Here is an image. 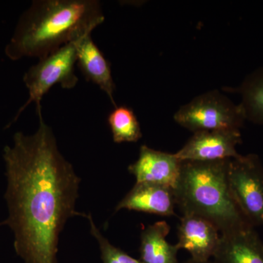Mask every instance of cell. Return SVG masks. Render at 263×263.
<instances>
[{"label": "cell", "instance_id": "6da1fadb", "mask_svg": "<svg viewBox=\"0 0 263 263\" xmlns=\"http://www.w3.org/2000/svg\"><path fill=\"white\" fill-rule=\"evenodd\" d=\"M32 135L15 133L13 144L3 149L7 179L5 200L13 247L24 263H57L60 234L76 211L81 178L59 148L42 109Z\"/></svg>", "mask_w": 263, "mask_h": 263}, {"label": "cell", "instance_id": "7a4b0ae2", "mask_svg": "<svg viewBox=\"0 0 263 263\" xmlns=\"http://www.w3.org/2000/svg\"><path fill=\"white\" fill-rule=\"evenodd\" d=\"M104 22L98 0H34L21 15L5 53L12 61L40 60L91 34Z\"/></svg>", "mask_w": 263, "mask_h": 263}, {"label": "cell", "instance_id": "3957f363", "mask_svg": "<svg viewBox=\"0 0 263 263\" xmlns=\"http://www.w3.org/2000/svg\"><path fill=\"white\" fill-rule=\"evenodd\" d=\"M230 160L182 161L174 188L176 204L182 215L204 218L221 234L251 226L230 191L228 178Z\"/></svg>", "mask_w": 263, "mask_h": 263}, {"label": "cell", "instance_id": "277c9868", "mask_svg": "<svg viewBox=\"0 0 263 263\" xmlns=\"http://www.w3.org/2000/svg\"><path fill=\"white\" fill-rule=\"evenodd\" d=\"M81 39L67 43L48 56L40 59L37 63L29 67L23 77L28 90V100L21 107L8 127L15 122L30 104H35L36 110L42 108L43 97L55 85L60 84L67 89L76 87L79 77L76 74L75 66L77 63L78 44Z\"/></svg>", "mask_w": 263, "mask_h": 263}, {"label": "cell", "instance_id": "5b68a950", "mask_svg": "<svg viewBox=\"0 0 263 263\" xmlns=\"http://www.w3.org/2000/svg\"><path fill=\"white\" fill-rule=\"evenodd\" d=\"M175 122L195 133L203 130L237 129L246 120L240 104H235L218 90L199 95L174 114Z\"/></svg>", "mask_w": 263, "mask_h": 263}, {"label": "cell", "instance_id": "8992f818", "mask_svg": "<svg viewBox=\"0 0 263 263\" xmlns=\"http://www.w3.org/2000/svg\"><path fill=\"white\" fill-rule=\"evenodd\" d=\"M230 191L246 220L253 228L263 226V165L258 155L249 154L230 159Z\"/></svg>", "mask_w": 263, "mask_h": 263}, {"label": "cell", "instance_id": "52a82bcc", "mask_svg": "<svg viewBox=\"0 0 263 263\" xmlns=\"http://www.w3.org/2000/svg\"><path fill=\"white\" fill-rule=\"evenodd\" d=\"M241 143L240 129L196 132L176 153L181 161H215L236 158V147Z\"/></svg>", "mask_w": 263, "mask_h": 263}, {"label": "cell", "instance_id": "ba28073f", "mask_svg": "<svg viewBox=\"0 0 263 263\" xmlns=\"http://www.w3.org/2000/svg\"><path fill=\"white\" fill-rule=\"evenodd\" d=\"M178 247L190 253L194 260H211L215 254L220 235L212 223L200 216L183 214L178 226Z\"/></svg>", "mask_w": 263, "mask_h": 263}, {"label": "cell", "instance_id": "9c48e42d", "mask_svg": "<svg viewBox=\"0 0 263 263\" xmlns=\"http://www.w3.org/2000/svg\"><path fill=\"white\" fill-rule=\"evenodd\" d=\"M182 161L176 154L166 153L143 145L138 160L128 167L136 183H154L174 189L179 179Z\"/></svg>", "mask_w": 263, "mask_h": 263}, {"label": "cell", "instance_id": "30bf717a", "mask_svg": "<svg viewBox=\"0 0 263 263\" xmlns=\"http://www.w3.org/2000/svg\"><path fill=\"white\" fill-rule=\"evenodd\" d=\"M174 189L154 183H136L116 206L120 210L136 211L162 216H174L176 207Z\"/></svg>", "mask_w": 263, "mask_h": 263}, {"label": "cell", "instance_id": "8fae6325", "mask_svg": "<svg viewBox=\"0 0 263 263\" xmlns=\"http://www.w3.org/2000/svg\"><path fill=\"white\" fill-rule=\"evenodd\" d=\"M214 263H263V243L251 226L220 235Z\"/></svg>", "mask_w": 263, "mask_h": 263}, {"label": "cell", "instance_id": "7c38bea8", "mask_svg": "<svg viewBox=\"0 0 263 263\" xmlns=\"http://www.w3.org/2000/svg\"><path fill=\"white\" fill-rule=\"evenodd\" d=\"M91 34L84 36L79 41L77 50L78 65L85 78L97 85L108 97L116 108L117 107L114 100L116 85L110 64L95 44Z\"/></svg>", "mask_w": 263, "mask_h": 263}, {"label": "cell", "instance_id": "4fadbf2b", "mask_svg": "<svg viewBox=\"0 0 263 263\" xmlns=\"http://www.w3.org/2000/svg\"><path fill=\"white\" fill-rule=\"evenodd\" d=\"M171 226L166 221H157L142 231L140 245V259L143 263H179L177 245H172L166 240Z\"/></svg>", "mask_w": 263, "mask_h": 263}, {"label": "cell", "instance_id": "5bb4252c", "mask_svg": "<svg viewBox=\"0 0 263 263\" xmlns=\"http://www.w3.org/2000/svg\"><path fill=\"white\" fill-rule=\"evenodd\" d=\"M227 89V91L238 93L241 97L239 104L246 120L263 124V67L247 76L238 88Z\"/></svg>", "mask_w": 263, "mask_h": 263}, {"label": "cell", "instance_id": "9a60e30c", "mask_svg": "<svg viewBox=\"0 0 263 263\" xmlns=\"http://www.w3.org/2000/svg\"><path fill=\"white\" fill-rule=\"evenodd\" d=\"M108 123L116 143H136L143 136L136 114L128 107H116L109 114Z\"/></svg>", "mask_w": 263, "mask_h": 263}, {"label": "cell", "instance_id": "2e32d148", "mask_svg": "<svg viewBox=\"0 0 263 263\" xmlns=\"http://www.w3.org/2000/svg\"><path fill=\"white\" fill-rule=\"evenodd\" d=\"M86 218L89 222L90 233L98 242L103 263H143L110 243L97 227L91 214H86Z\"/></svg>", "mask_w": 263, "mask_h": 263}, {"label": "cell", "instance_id": "e0dca14e", "mask_svg": "<svg viewBox=\"0 0 263 263\" xmlns=\"http://www.w3.org/2000/svg\"><path fill=\"white\" fill-rule=\"evenodd\" d=\"M183 263H214L213 262L212 259L209 261H205V262H200V261L194 260V259L190 258L188 259L187 260L185 261Z\"/></svg>", "mask_w": 263, "mask_h": 263}, {"label": "cell", "instance_id": "ac0fdd59", "mask_svg": "<svg viewBox=\"0 0 263 263\" xmlns=\"http://www.w3.org/2000/svg\"><path fill=\"white\" fill-rule=\"evenodd\" d=\"M0 226H1V223H0Z\"/></svg>", "mask_w": 263, "mask_h": 263}]
</instances>
